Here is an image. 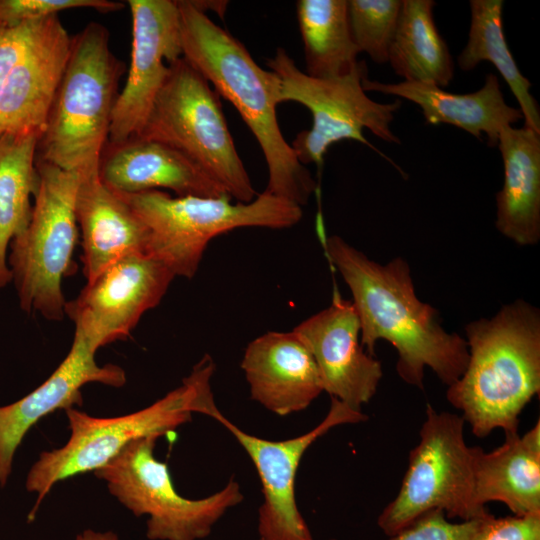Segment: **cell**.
<instances>
[{
	"label": "cell",
	"instance_id": "1",
	"mask_svg": "<svg viewBox=\"0 0 540 540\" xmlns=\"http://www.w3.org/2000/svg\"><path fill=\"white\" fill-rule=\"evenodd\" d=\"M319 237L351 291L365 351L374 356L379 340L389 342L398 354L399 377L419 389L427 367L447 386L457 381L468 362L466 340L447 332L438 311L417 297L408 262L396 257L382 265L337 235Z\"/></svg>",
	"mask_w": 540,
	"mask_h": 540
},
{
	"label": "cell",
	"instance_id": "2",
	"mask_svg": "<svg viewBox=\"0 0 540 540\" xmlns=\"http://www.w3.org/2000/svg\"><path fill=\"white\" fill-rule=\"evenodd\" d=\"M177 2L182 57L235 107L254 135L268 169L265 191L306 205L317 183L282 135L276 112L281 103L278 75L260 67L242 42L193 1Z\"/></svg>",
	"mask_w": 540,
	"mask_h": 540
},
{
	"label": "cell",
	"instance_id": "3",
	"mask_svg": "<svg viewBox=\"0 0 540 540\" xmlns=\"http://www.w3.org/2000/svg\"><path fill=\"white\" fill-rule=\"evenodd\" d=\"M468 362L448 402L472 433H518L519 416L540 392V311L524 300L465 326Z\"/></svg>",
	"mask_w": 540,
	"mask_h": 540
},
{
	"label": "cell",
	"instance_id": "4",
	"mask_svg": "<svg viewBox=\"0 0 540 540\" xmlns=\"http://www.w3.org/2000/svg\"><path fill=\"white\" fill-rule=\"evenodd\" d=\"M215 364L205 355L182 384L163 398L136 412L117 417H94L74 407L65 409L70 437L65 445L44 451L28 471L25 488L36 494L28 515L36 512L52 487L71 477L96 471L129 443L151 435L163 436L192 420L194 413L216 419L217 408L210 380Z\"/></svg>",
	"mask_w": 540,
	"mask_h": 540
},
{
	"label": "cell",
	"instance_id": "5",
	"mask_svg": "<svg viewBox=\"0 0 540 540\" xmlns=\"http://www.w3.org/2000/svg\"><path fill=\"white\" fill-rule=\"evenodd\" d=\"M124 70L112 52L104 25L90 22L71 36L69 57L39 140L37 160L80 176L98 173Z\"/></svg>",
	"mask_w": 540,
	"mask_h": 540
},
{
	"label": "cell",
	"instance_id": "6",
	"mask_svg": "<svg viewBox=\"0 0 540 540\" xmlns=\"http://www.w3.org/2000/svg\"><path fill=\"white\" fill-rule=\"evenodd\" d=\"M119 195L148 229V255L187 279L195 276L209 242L220 234L244 227L286 229L303 217L301 206L265 190L249 203L163 190Z\"/></svg>",
	"mask_w": 540,
	"mask_h": 540
},
{
	"label": "cell",
	"instance_id": "7",
	"mask_svg": "<svg viewBox=\"0 0 540 540\" xmlns=\"http://www.w3.org/2000/svg\"><path fill=\"white\" fill-rule=\"evenodd\" d=\"M136 137L181 152L238 202L249 203L257 196L228 128L220 96L183 57L169 64L166 80Z\"/></svg>",
	"mask_w": 540,
	"mask_h": 540
},
{
	"label": "cell",
	"instance_id": "8",
	"mask_svg": "<svg viewBox=\"0 0 540 540\" xmlns=\"http://www.w3.org/2000/svg\"><path fill=\"white\" fill-rule=\"evenodd\" d=\"M36 167L39 182L31 219L11 241L7 260L21 309L60 321L67 302L62 281L74 270L80 175L40 160Z\"/></svg>",
	"mask_w": 540,
	"mask_h": 540
},
{
	"label": "cell",
	"instance_id": "9",
	"mask_svg": "<svg viewBox=\"0 0 540 540\" xmlns=\"http://www.w3.org/2000/svg\"><path fill=\"white\" fill-rule=\"evenodd\" d=\"M464 425L460 415L427 405L400 489L377 518L383 533L391 537L434 510L461 521L490 515L475 500L473 447L465 441Z\"/></svg>",
	"mask_w": 540,
	"mask_h": 540
},
{
	"label": "cell",
	"instance_id": "10",
	"mask_svg": "<svg viewBox=\"0 0 540 540\" xmlns=\"http://www.w3.org/2000/svg\"><path fill=\"white\" fill-rule=\"evenodd\" d=\"M159 436L151 435L129 443L116 457L94 471L109 493L135 516L147 515L149 540H201L243 493L233 479L214 494L189 499L180 495L165 462L154 456Z\"/></svg>",
	"mask_w": 540,
	"mask_h": 540
},
{
	"label": "cell",
	"instance_id": "11",
	"mask_svg": "<svg viewBox=\"0 0 540 540\" xmlns=\"http://www.w3.org/2000/svg\"><path fill=\"white\" fill-rule=\"evenodd\" d=\"M266 64L280 79L281 103H299L312 115L311 128L299 132L290 144L304 166H321L329 147L342 140L371 146L363 135L365 128L386 142L400 143L390 124L401 101L379 103L367 96L362 87L367 77L364 62L345 76L316 78L302 71L283 48H277Z\"/></svg>",
	"mask_w": 540,
	"mask_h": 540
},
{
	"label": "cell",
	"instance_id": "12",
	"mask_svg": "<svg viewBox=\"0 0 540 540\" xmlns=\"http://www.w3.org/2000/svg\"><path fill=\"white\" fill-rule=\"evenodd\" d=\"M174 278L172 271L151 255L126 256L66 302L65 315L97 351L126 339L144 313L161 302Z\"/></svg>",
	"mask_w": 540,
	"mask_h": 540
},
{
	"label": "cell",
	"instance_id": "13",
	"mask_svg": "<svg viewBox=\"0 0 540 540\" xmlns=\"http://www.w3.org/2000/svg\"><path fill=\"white\" fill-rule=\"evenodd\" d=\"M367 420L356 410L331 398L328 413L310 431L286 440H267L244 432L221 414L222 424L242 446L259 475L263 502L258 512L259 540H314L301 515L295 493L296 474L307 449L332 428Z\"/></svg>",
	"mask_w": 540,
	"mask_h": 540
},
{
	"label": "cell",
	"instance_id": "14",
	"mask_svg": "<svg viewBox=\"0 0 540 540\" xmlns=\"http://www.w3.org/2000/svg\"><path fill=\"white\" fill-rule=\"evenodd\" d=\"M132 18L130 66L112 114L108 143L141 132L169 72L182 57L180 14L174 0H128Z\"/></svg>",
	"mask_w": 540,
	"mask_h": 540
},
{
	"label": "cell",
	"instance_id": "15",
	"mask_svg": "<svg viewBox=\"0 0 540 540\" xmlns=\"http://www.w3.org/2000/svg\"><path fill=\"white\" fill-rule=\"evenodd\" d=\"M310 351L323 391L361 410L375 395L383 376L378 359L360 342V323L351 301L334 288L331 304L292 330Z\"/></svg>",
	"mask_w": 540,
	"mask_h": 540
},
{
	"label": "cell",
	"instance_id": "16",
	"mask_svg": "<svg viewBox=\"0 0 540 540\" xmlns=\"http://www.w3.org/2000/svg\"><path fill=\"white\" fill-rule=\"evenodd\" d=\"M95 353L75 331L68 354L43 383L21 399L0 406V487L12 473L15 453L25 435L41 418L58 409L81 406V389L86 384L125 385L124 369L111 363L97 364Z\"/></svg>",
	"mask_w": 540,
	"mask_h": 540
},
{
	"label": "cell",
	"instance_id": "17",
	"mask_svg": "<svg viewBox=\"0 0 540 540\" xmlns=\"http://www.w3.org/2000/svg\"><path fill=\"white\" fill-rule=\"evenodd\" d=\"M241 369L251 398L279 416L306 409L323 392L317 365L293 331H269L252 340Z\"/></svg>",
	"mask_w": 540,
	"mask_h": 540
},
{
	"label": "cell",
	"instance_id": "18",
	"mask_svg": "<svg viewBox=\"0 0 540 540\" xmlns=\"http://www.w3.org/2000/svg\"><path fill=\"white\" fill-rule=\"evenodd\" d=\"M98 173L101 181L119 194L168 189L180 197L229 196L184 154L164 143L141 137L107 143Z\"/></svg>",
	"mask_w": 540,
	"mask_h": 540
},
{
	"label": "cell",
	"instance_id": "19",
	"mask_svg": "<svg viewBox=\"0 0 540 540\" xmlns=\"http://www.w3.org/2000/svg\"><path fill=\"white\" fill-rule=\"evenodd\" d=\"M71 45L58 15L50 16L0 91V136L19 131L43 133Z\"/></svg>",
	"mask_w": 540,
	"mask_h": 540
},
{
	"label": "cell",
	"instance_id": "20",
	"mask_svg": "<svg viewBox=\"0 0 540 540\" xmlns=\"http://www.w3.org/2000/svg\"><path fill=\"white\" fill-rule=\"evenodd\" d=\"M75 215L87 282L126 256L148 254L147 227L123 198L101 181L99 173L80 176Z\"/></svg>",
	"mask_w": 540,
	"mask_h": 540
},
{
	"label": "cell",
	"instance_id": "21",
	"mask_svg": "<svg viewBox=\"0 0 540 540\" xmlns=\"http://www.w3.org/2000/svg\"><path fill=\"white\" fill-rule=\"evenodd\" d=\"M362 87L367 91L398 96L417 104L427 123L456 126L488 144L497 146L501 130L523 119L521 111L509 106L501 92L499 79L490 73L482 88L468 94L447 92L433 84L402 81L382 83L365 77Z\"/></svg>",
	"mask_w": 540,
	"mask_h": 540
},
{
	"label": "cell",
	"instance_id": "22",
	"mask_svg": "<svg viewBox=\"0 0 540 540\" xmlns=\"http://www.w3.org/2000/svg\"><path fill=\"white\" fill-rule=\"evenodd\" d=\"M504 180L496 194V229L520 246L540 240V134L507 126L499 134Z\"/></svg>",
	"mask_w": 540,
	"mask_h": 540
},
{
	"label": "cell",
	"instance_id": "23",
	"mask_svg": "<svg viewBox=\"0 0 540 540\" xmlns=\"http://www.w3.org/2000/svg\"><path fill=\"white\" fill-rule=\"evenodd\" d=\"M474 495L486 508L505 504L515 516L540 514V422L524 435L506 434L491 452L473 447Z\"/></svg>",
	"mask_w": 540,
	"mask_h": 540
},
{
	"label": "cell",
	"instance_id": "24",
	"mask_svg": "<svg viewBox=\"0 0 540 540\" xmlns=\"http://www.w3.org/2000/svg\"><path fill=\"white\" fill-rule=\"evenodd\" d=\"M42 133L19 131L0 136V289L12 281L8 250L28 225L39 175L37 149Z\"/></svg>",
	"mask_w": 540,
	"mask_h": 540
},
{
	"label": "cell",
	"instance_id": "25",
	"mask_svg": "<svg viewBox=\"0 0 540 540\" xmlns=\"http://www.w3.org/2000/svg\"><path fill=\"white\" fill-rule=\"evenodd\" d=\"M432 0H402L388 62L404 81L446 87L454 76L448 46L433 18Z\"/></svg>",
	"mask_w": 540,
	"mask_h": 540
},
{
	"label": "cell",
	"instance_id": "26",
	"mask_svg": "<svg viewBox=\"0 0 540 540\" xmlns=\"http://www.w3.org/2000/svg\"><path fill=\"white\" fill-rule=\"evenodd\" d=\"M296 15L306 74L337 78L357 67L359 50L349 25L347 0H298Z\"/></svg>",
	"mask_w": 540,
	"mask_h": 540
},
{
	"label": "cell",
	"instance_id": "27",
	"mask_svg": "<svg viewBox=\"0 0 540 540\" xmlns=\"http://www.w3.org/2000/svg\"><path fill=\"white\" fill-rule=\"evenodd\" d=\"M502 0L470 1L468 41L458 56L463 71L476 68L483 61L491 62L515 96L525 121L524 126L540 134V110L530 93L531 83L520 72L503 32Z\"/></svg>",
	"mask_w": 540,
	"mask_h": 540
},
{
	"label": "cell",
	"instance_id": "28",
	"mask_svg": "<svg viewBox=\"0 0 540 540\" xmlns=\"http://www.w3.org/2000/svg\"><path fill=\"white\" fill-rule=\"evenodd\" d=\"M348 19L359 53L374 62H388L402 0H347Z\"/></svg>",
	"mask_w": 540,
	"mask_h": 540
},
{
	"label": "cell",
	"instance_id": "29",
	"mask_svg": "<svg viewBox=\"0 0 540 540\" xmlns=\"http://www.w3.org/2000/svg\"><path fill=\"white\" fill-rule=\"evenodd\" d=\"M124 7V3L112 0H0V25L16 26L69 9L87 8L110 13Z\"/></svg>",
	"mask_w": 540,
	"mask_h": 540
},
{
	"label": "cell",
	"instance_id": "30",
	"mask_svg": "<svg viewBox=\"0 0 540 540\" xmlns=\"http://www.w3.org/2000/svg\"><path fill=\"white\" fill-rule=\"evenodd\" d=\"M490 514L484 518L451 522L443 511H430L391 536L389 540H478Z\"/></svg>",
	"mask_w": 540,
	"mask_h": 540
},
{
	"label": "cell",
	"instance_id": "31",
	"mask_svg": "<svg viewBox=\"0 0 540 540\" xmlns=\"http://www.w3.org/2000/svg\"><path fill=\"white\" fill-rule=\"evenodd\" d=\"M47 18L16 26L0 25V91L12 69L41 32Z\"/></svg>",
	"mask_w": 540,
	"mask_h": 540
},
{
	"label": "cell",
	"instance_id": "32",
	"mask_svg": "<svg viewBox=\"0 0 540 540\" xmlns=\"http://www.w3.org/2000/svg\"><path fill=\"white\" fill-rule=\"evenodd\" d=\"M478 540H540V514L493 516Z\"/></svg>",
	"mask_w": 540,
	"mask_h": 540
},
{
	"label": "cell",
	"instance_id": "33",
	"mask_svg": "<svg viewBox=\"0 0 540 540\" xmlns=\"http://www.w3.org/2000/svg\"><path fill=\"white\" fill-rule=\"evenodd\" d=\"M75 540H121L119 536L112 531H95L92 529H85L81 533L76 535Z\"/></svg>",
	"mask_w": 540,
	"mask_h": 540
},
{
	"label": "cell",
	"instance_id": "34",
	"mask_svg": "<svg viewBox=\"0 0 540 540\" xmlns=\"http://www.w3.org/2000/svg\"><path fill=\"white\" fill-rule=\"evenodd\" d=\"M331 540H337V539H331Z\"/></svg>",
	"mask_w": 540,
	"mask_h": 540
}]
</instances>
